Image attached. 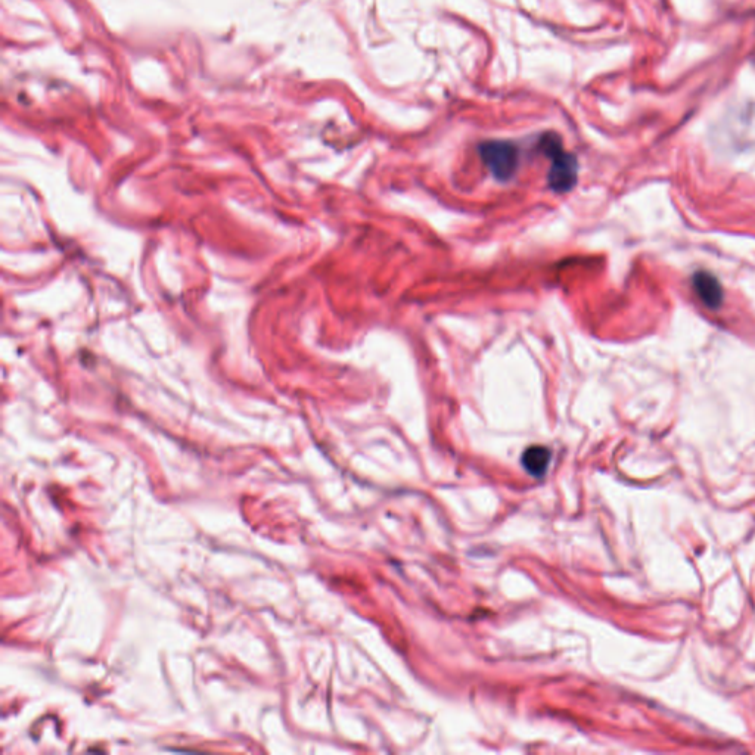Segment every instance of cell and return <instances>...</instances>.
I'll return each instance as SVG.
<instances>
[{
	"label": "cell",
	"mask_w": 755,
	"mask_h": 755,
	"mask_svg": "<svg viewBox=\"0 0 755 755\" xmlns=\"http://www.w3.org/2000/svg\"><path fill=\"white\" fill-rule=\"evenodd\" d=\"M539 149L551 160L548 183L556 194H567L576 186L579 177V161L576 155L565 151L562 139L548 132L540 138Z\"/></svg>",
	"instance_id": "obj_1"
},
{
	"label": "cell",
	"mask_w": 755,
	"mask_h": 755,
	"mask_svg": "<svg viewBox=\"0 0 755 755\" xmlns=\"http://www.w3.org/2000/svg\"><path fill=\"white\" fill-rule=\"evenodd\" d=\"M481 160L499 182L514 179L520 164V151L508 141H486L478 146Z\"/></svg>",
	"instance_id": "obj_2"
},
{
	"label": "cell",
	"mask_w": 755,
	"mask_h": 755,
	"mask_svg": "<svg viewBox=\"0 0 755 755\" xmlns=\"http://www.w3.org/2000/svg\"><path fill=\"white\" fill-rule=\"evenodd\" d=\"M694 287L702 303L710 309H719L723 301L720 282L710 273L699 272L694 276Z\"/></svg>",
	"instance_id": "obj_3"
},
{
	"label": "cell",
	"mask_w": 755,
	"mask_h": 755,
	"mask_svg": "<svg viewBox=\"0 0 755 755\" xmlns=\"http://www.w3.org/2000/svg\"><path fill=\"white\" fill-rule=\"evenodd\" d=\"M549 462H551V452L548 447L531 446L525 450L523 455V465L528 474L534 477H542L548 471Z\"/></svg>",
	"instance_id": "obj_4"
}]
</instances>
